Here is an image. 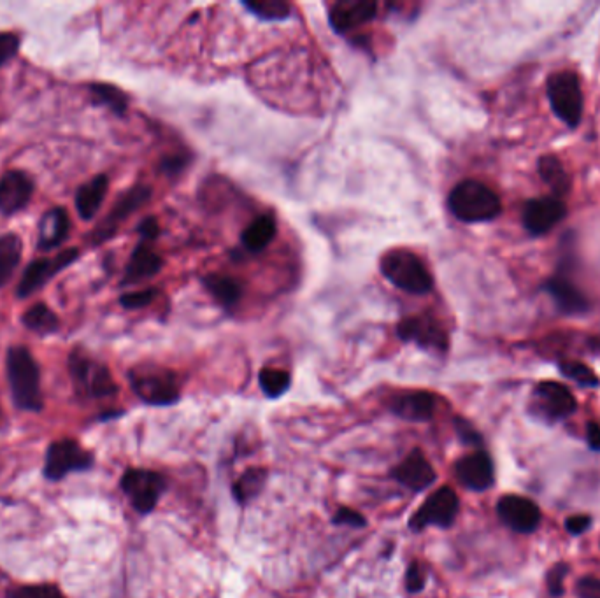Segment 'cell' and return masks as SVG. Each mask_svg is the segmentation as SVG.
<instances>
[{
    "instance_id": "6da1fadb",
    "label": "cell",
    "mask_w": 600,
    "mask_h": 598,
    "mask_svg": "<svg viewBox=\"0 0 600 598\" xmlns=\"http://www.w3.org/2000/svg\"><path fill=\"white\" fill-rule=\"evenodd\" d=\"M6 372L15 406L30 413L43 411L41 371L30 349L25 346H11L6 356Z\"/></svg>"
},
{
    "instance_id": "7a4b0ae2",
    "label": "cell",
    "mask_w": 600,
    "mask_h": 598,
    "mask_svg": "<svg viewBox=\"0 0 600 598\" xmlns=\"http://www.w3.org/2000/svg\"><path fill=\"white\" fill-rule=\"evenodd\" d=\"M379 271L395 288L411 295H427L434 288L429 267L415 251L395 248L379 260Z\"/></svg>"
},
{
    "instance_id": "3957f363",
    "label": "cell",
    "mask_w": 600,
    "mask_h": 598,
    "mask_svg": "<svg viewBox=\"0 0 600 598\" xmlns=\"http://www.w3.org/2000/svg\"><path fill=\"white\" fill-rule=\"evenodd\" d=\"M448 207L457 220L464 223L492 221L502 213L499 195L476 179H465L450 192Z\"/></svg>"
},
{
    "instance_id": "277c9868",
    "label": "cell",
    "mask_w": 600,
    "mask_h": 598,
    "mask_svg": "<svg viewBox=\"0 0 600 598\" xmlns=\"http://www.w3.org/2000/svg\"><path fill=\"white\" fill-rule=\"evenodd\" d=\"M69 374L81 399H108L118 393L111 371L88 355L85 349H74L69 355Z\"/></svg>"
},
{
    "instance_id": "5b68a950",
    "label": "cell",
    "mask_w": 600,
    "mask_h": 598,
    "mask_svg": "<svg viewBox=\"0 0 600 598\" xmlns=\"http://www.w3.org/2000/svg\"><path fill=\"white\" fill-rule=\"evenodd\" d=\"M132 390L148 406H172L179 400L178 376L162 365H136L129 371Z\"/></svg>"
},
{
    "instance_id": "8992f818",
    "label": "cell",
    "mask_w": 600,
    "mask_h": 598,
    "mask_svg": "<svg viewBox=\"0 0 600 598\" xmlns=\"http://www.w3.org/2000/svg\"><path fill=\"white\" fill-rule=\"evenodd\" d=\"M546 92L553 113L557 114L567 127L576 129L581 122L585 106L578 76L571 71L553 72L546 83Z\"/></svg>"
},
{
    "instance_id": "52a82bcc",
    "label": "cell",
    "mask_w": 600,
    "mask_h": 598,
    "mask_svg": "<svg viewBox=\"0 0 600 598\" xmlns=\"http://www.w3.org/2000/svg\"><path fill=\"white\" fill-rule=\"evenodd\" d=\"M93 455L74 439L51 442L44 458V477L48 481H62L72 472L92 469Z\"/></svg>"
},
{
    "instance_id": "ba28073f",
    "label": "cell",
    "mask_w": 600,
    "mask_h": 598,
    "mask_svg": "<svg viewBox=\"0 0 600 598\" xmlns=\"http://www.w3.org/2000/svg\"><path fill=\"white\" fill-rule=\"evenodd\" d=\"M123 493L139 514H150L167 488L165 477L155 470L129 469L120 481Z\"/></svg>"
},
{
    "instance_id": "9c48e42d",
    "label": "cell",
    "mask_w": 600,
    "mask_h": 598,
    "mask_svg": "<svg viewBox=\"0 0 600 598\" xmlns=\"http://www.w3.org/2000/svg\"><path fill=\"white\" fill-rule=\"evenodd\" d=\"M150 199V186L141 185V183L132 186L127 192H123L111 207V211L106 214V218L93 228V232L90 234L92 244L99 246V244L108 243L109 239L115 237L118 228L122 227L123 221L139 211L146 202H150Z\"/></svg>"
},
{
    "instance_id": "30bf717a",
    "label": "cell",
    "mask_w": 600,
    "mask_h": 598,
    "mask_svg": "<svg viewBox=\"0 0 600 598\" xmlns=\"http://www.w3.org/2000/svg\"><path fill=\"white\" fill-rule=\"evenodd\" d=\"M397 335L400 341L413 342L425 351L446 353L450 348V337L446 328L429 313L415 314L400 320Z\"/></svg>"
},
{
    "instance_id": "8fae6325",
    "label": "cell",
    "mask_w": 600,
    "mask_h": 598,
    "mask_svg": "<svg viewBox=\"0 0 600 598\" xmlns=\"http://www.w3.org/2000/svg\"><path fill=\"white\" fill-rule=\"evenodd\" d=\"M78 258V248H69V250L60 251L57 257L37 258L34 262H30L18 283L16 297L27 299L30 295L39 292L41 288L50 283L51 279L65 271L67 267H71Z\"/></svg>"
},
{
    "instance_id": "7c38bea8",
    "label": "cell",
    "mask_w": 600,
    "mask_h": 598,
    "mask_svg": "<svg viewBox=\"0 0 600 598\" xmlns=\"http://www.w3.org/2000/svg\"><path fill=\"white\" fill-rule=\"evenodd\" d=\"M458 509H460V500L457 493L448 486H443L423 502L422 507L409 520V528L413 532H422L432 525L441 528L451 527L453 521L457 520Z\"/></svg>"
},
{
    "instance_id": "4fadbf2b",
    "label": "cell",
    "mask_w": 600,
    "mask_h": 598,
    "mask_svg": "<svg viewBox=\"0 0 600 598\" xmlns=\"http://www.w3.org/2000/svg\"><path fill=\"white\" fill-rule=\"evenodd\" d=\"M534 404L546 420L558 421L576 413L578 402L567 386L555 381H543L534 390Z\"/></svg>"
},
{
    "instance_id": "5bb4252c",
    "label": "cell",
    "mask_w": 600,
    "mask_h": 598,
    "mask_svg": "<svg viewBox=\"0 0 600 598\" xmlns=\"http://www.w3.org/2000/svg\"><path fill=\"white\" fill-rule=\"evenodd\" d=\"M378 15V2L374 0H339L332 4L329 23L336 34H348L371 23Z\"/></svg>"
},
{
    "instance_id": "9a60e30c",
    "label": "cell",
    "mask_w": 600,
    "mask_h": 598,
    "mask_svg": "<svg viewBox=\"0 0 600 598\" xmlns=\"http://www.w3.org/2000/svg\"><path fill=\"white\" fill-rule=\"evenodd\" d=\"M497 514L506 527L518 534H532L541 523V511L532 500L520 495H506L497 504Z\"/></svg>"
},
{
    "instance_id": "2e32d148",
    "label": "cell",
    "mask_w": 600,
    "mask_h": 598,
    "mask_svg": "<svg viewBox=\"0 0 600 598\" xmlns=\"http://www.w3.org/2000/svg\"><path fill=\"white\" fill-rule=\"evenodd\" d=\"M567 214L564 200L558 197H541L532 199L525 204L523 209V227L532 235L548 234L557 227Z\"/></svg>"
},
{
    "instance_id": "e0dca14e",
    "label": "cell",
    "mask_w": 600,
    "mask_h": 598,
    "mask_svg": "<svg viewBox=\"0 0 600 598\" xmlns=\"http://www.w3.org/2000/svg\"><path fill=\"white\" fill-rule=\"evenodd\" d=\"M34 190L36 186L27 172L16 169L4 172L0 178V214L13 216L20 213L29 206Z\"/></svg>"
},
{
    "instance_id": "ac0fdd59",
    "label": "cell",
    "mask_w": 600,
    "mask_h": 598,
    "mask_svg": "<svg viewBox=\"0 0 600 598\" xmlns=\"http://www.w3.org/2000/svg\"><path fill=\"white\" fill-rule=\"evenodd\" d=\"M455 476L460 485L472 492H485L495 481L492 458L485 451H476L455 463Z\"/></svg>"
},
{
    "instance_id": "d6986e66",
    "label": "cell",
    "mask_w": 600,
    "mask_h": 598,
    "mask_svg": "<svg viewBox=\"0 0 600 598\" xmlns=\"http://www.w3.org/2000/svg\"><path fill=\"white\" fill-rule=\"evenodd\" d=\"M388 409L402 420L415 421V423L429 421L436 414L437 397L434 393L423 392V390L397 393L388 402Z\"/></svg>"
},
{
    "instance_id": "ffe728a7",
    "label": "cell",
    "mask_w": 600,
    "mask_h": 598,
    "mask_svg": "<svg viewBox=\"0 0 600 598\" xmlns=\"http://www.w3.org/2000/svg\"><path fill=\"white\" fill-rule=\"evenodd\" d=\"M393 477H395V481H399L400 485L406 486L413 492L427 490L437 479L436 470L420 449L411 451L406 456V460L400 462L393 469Z\"/></svg>"
},
{
    "instance_id": "44dd1931",
    "label": "cell",
    "mask_w": 600,
    "mask_h": 598,
    "mask_svg": "<svg viewBox=\"0 0 600 598\" xmlns=\"http://www.w3.org/2000/svg\"><path fill=\"white\" fill-rule=\"evenodd\" d=\"M150 241H139L130 255L129 264L125 267L122 286L137 285L141 281L157 276L162 271L164 260L153 251Z\"/></svg>"
},
{
    "instance_id": "7402d4cb",
    "label": "cell",
    "mask_w": 600,
    "mask_h": 598,
    "mask_svg": "<svg viewBox=\"0 0 600 598\" xmlns=\"http://www.w3.org/2000/svg\"><path fill=\"white\" fill-rule=\"evenodd\" d=\"M71 234V218L64 207H53L43 214L39 220V237H37V250H57L58 246L65 243Z\"/></svg>"
},
{
    "instance_id": "603a6c76",
    "label": "cell",
    "mask_w": 600,
    "mask_h": 598,
    "mask_svg": "<svg viewBox=\"0 0 600 598\" xmlns=\"http://www.w3.org/2000/svg\"><path fill=\"white\" fill-rule=\"evenodd\" d=\"M544 288H546V292L550 293V297L557 304L560 313L581 314L588 311V307H590V302L578 286L562 274L548 279Z\"/></svg>"
},
{
    "instance_id": "cb8c5ba5",
    "label": "cell",
    "mask_w": 600,
    "mask_h": 598,
    "mask_svg": "<svg viewBox=\"0 0 600 598\" xmlns=\"http://www.w3.org/2000/svg\"><path fill=\"white\" fill-rule=\"evenodd\" d=\"M108 190V174H97L88 183L79 186L74 202H76V209H78L81 220L90 221L97 216L106 195H108Z\"/></svg>"
},
{
    "instance_id": "d4e9b609",
    "label": "cell",
    "mask_w": 600,
    "mask_h": 598,
    "mask_svg": "<svg viewBox=\"0 0 600 598\" xmlns=\"http://www.w3.org/2000/svg\"><path fill=\"white\" fill-rule=\"evenodd\" d=\"M278 234V225L272 214H260L258 218L251 221L241 234V243L244 250L250 253H260L274 241Z\"/></svg>"
},
{
    "instance_id": "484cf974",
    "label": "cell",
    "mask_w": 600,
    "mask_h": 598,
    "mask_svg": "<svg viewBox=\"0 0 600 598\" xmlns=\"http://www.w3.org/2000/svg\"><path fill=\"white\" fill-rule=\"evenodd\" d=\"M202 285L206 286V290L225 309L236 307L243 299V285L225 274H208L202 278Z\"/></svg>"
},
{
    "instance_id": "4316f807",
    "label": "cell",
    "mask_w": 600,
    "mask_h": 598,
    "mask_svg": "<svg viewBox=\"0 0 600 598\" xmlns=\"http://www.w3.org/2000/svg\"><path fill=\"white\" fill-rule=\"evenodd\" d=\"M23 243L20 235H0V288L8 285L22 262Z\"/></svg>"
},
{
    "instance_id": "83f0119b",
    "label": "cell",
    "mask_w": 600,
    "mask_h": 598,
    "mask_svg": "<svg viewBox=\"0 0 600 598\" xmlns=\"http://www.w3.org/2000/svg\"><path fill=\"white\" fill-rule=\"evenodd\" d=\"M88 93L93 106L106 107L116 116H123L129 109L127 93L111 83H90Z\"/></svg>"
},
{
    "instance_id": "f1b7e54d",
    "label": "cell",
    "mask_w": 600,
    "mask_h": 598,
    "mask_svg": "<svg viewBox=\"0 0 600 598\" xmlns=\"http://www.w3.org/2000/svg\"><path fill=\"white\" fill-rule=\"evenodd\" d=\"M537 169H539V176L543 178L544 183L550 186L551 192L555 193V197L562 199L564 195L569 193V190H571V178H569L564 165H562V162L557 157L544 155L539 160Z\"/></svg>"
},
{
    "instance_id": "f546056e",
    "label": "cell",
    "mask_w": 600,
    "mask_h": 598,
    "mask_svg": "<svg viewBox=\"0 0 600 598\" xmlns=\"http://www.w3.org/2000/svg\"><path fill=\"white\" fill-rule=\"evenodd\" d=\"M22 323L23 327L29 328L30 332L41 335V337L55 334L60 327L57 314L53 313L50 306L44 302H37L34 306L29 307L22 314Z\"/></svg>"
},
{
    "instance_id": "4dcf8cb0",
    "label": "cell",
    "mask_w": 600,
    "mask_h": 598,
    "mask_svg": "<svg viewBox=\"0 0 600 598\" xmlns=\"http://www.w3.org/2000/svg\"><path fill=\"white\" fill-rule=\"evenodd\" d=\"M243 6L264 22H286L293 13L292 4L286 0H243Z\"/></svg>"
},
{
    "instance_id": "1f68e13d",
    "label": "cell",
    "mask_w": 600,
    "mask_h": 598,
    "mask_svg": "<svg viewBox=\"0 0 600 598\" xmlns=\"http://www.w3.org/2000/svg\"><path fill=\"white\" fill-rule=\"evenodd\" d=\"M265 481H267V472L264 469H248L243 476L239 477L236 485L232 488V493L239 504H248L253 499H257L260 492L264 490Z\"/></svg>"
},
{
    "instance_id": "d6a6232c",
    "label": "cell",
    "mask_w": 600,
    "mask_h": 598,
    "mask_svg": "<svg viewBox=\"0 0 600 598\" xmlns=\"http://www.w3.org/2000/svg\"><path fill=\"white\" fill-rule=\"evenodd\" d=\"M258 383H260V388L265 393V397L279 399V397H283L288 392V388L292 385V378L283 369L265 367L258 374Z\"/></svg>"
},
{
    "instance_id": "836d02e7",
    "label": "cell",
    "mask_w": 600,
    "mask_h": 598,
    "mask_svg": "<svg viewBox=\"0 0 600 598\" xmlns=\"http://www.w3.org/2000/svg\"><path fill=\"white\" fill-rule=\"evenodd\" d=\"M560 372L565 378L572 379L574 383L585 388H597L600 385V379L588 365L576 362V360H564L560 362Z\"/></svg>"
},
{
    "instance_id": "e575fe53",
    "label": "cell",
    "mask_w": 600,
    "mask_h": 598,
    "mask_svg": "<svg viewBox=\"0 0 600 598\" xmlns=\"http://www.w3.org/2000/svg\"><path fill=\"white\" fill-rule=\"evenodd\" d=\"M6 598H65L53 584H23L6 591Z\"/></svg>"
},
{
    "instance_id": "d590c367",
    "label": "cell",
    "mask_w": 600,
    "mask_h": 598,
    "mask_svg": "<svg viewBox=\"0 0 600 598\" xmlns=\"http://www.w3.org/2000/svg\"><path fill=\"white\" fill-rule=\"evenodd\" d=\"M158 290L157 288H146V290H139V292L125 293L120 297V306L125 309H143V307L150 306L153 300L157 299Z\"/></svg>"
},
{
    "instance_id": "8d00e7d4",
    "label": "cell",
    "mask_w": 600,
    "mask_h": 598,
    "mask_svg": "<svg viewBox=\"0 0 600 598\" xmlns=\"http://www.w3.org/2000/svg\"><path fill=\"white\" fill-rule=\"evenodd\" d=\"M569 574V565L564 562L555 563L551 567L548 576H546V584H548V591H550L551 597H562L565 591V577Z\"/></svg>"
},
{
    "instance_id": "74e56055",
    "label": "cell",
    "mask_w": 600,
    "mask_h": 598,
    "mask_svg": "<svg viewBox=\"0 0 600 598\" xmlns=\"http://www.w3.org/2000/svg\"><path fill=\"white\" fill-rule=\"evenodd\" d=\"M22 39L15 32H0V67L8 64L20 51Z\"/></svg>"
},
{
    "instance_id": "f35d334b",
    "label": "cell",
    "mask_w": 600,
    "mask_h": 598,
    "mask_svg": "<svg viewBox=\"0 0 600 598\" xmlns=\"http://www.w3.org/2000/svg\"><path fill=\"white\" fill-rule=\"evenodd\" d=\"M406 588L409 593H420L425 588V570L420 562L409 563L406 574Z\"/></svg>"
},
{
    "instance_id": "ab89813d",
    "label": "cell",
    "mask_w": 600,
    "mask_h": 598,
    "mask_svg": "<svg viewBox=\"0 0 600 598\" xmlns=\"http://www.w3.org/2000/svg\"><path fill=\"white\" fill-rule=\"evenodd\" d=\"M334 523L336 525H346V527L362 528L365 527L367 520L362 514L353 511L350 507H339L336 516H334Z\"/></svg>"
},
{
    "instance_id": "60d3db41",
    "label": "cell",
    "mask_w": 600,
    "mask_h": 598,
    "mask_svg": "<svg viewBox=\"0 0 600 598\" xmlns=\"http://www.w3.org/2000/svg\"><path fill=\"white\" fill-rule=\"evenodd\" d=\"M576 595L579 598H600L599 577H581L578 583H576Z\"/></svg>"
},
{
    "instance_id": "b9f144b4",
    "label": "cell",
    "mask_w": 600,
    "mask_h": 598,
    "mask_svg": "<svg viewBox=\"0 0 600 598\" xmlns=\"http://www.w3.org/2000/svg\"><path fill=\"white\" fill-rule=\"evenodd\" d=\"M137 232H139V237H141L143 241L155 243V241H157L158 234H160V223H158V220L155 218V216H146V218L139 223Z\"/></svg>"
},
{
    "instance_id": "7bdbcfd3",
    "label": "cell",
    "mask_w": 600,
    "mask_h": 598,
    "mask_svg": "<svg viewBox=\"0 0 600 598\" xmlns=\"http://www.w3.org/2000/svg\"><path fill=\"white\" fill-rule=\"evenodd\" d=\"M455 428H457V434L464 444H472V446H479L481 444V437H479L478 432L474 430L471 423L469 421L462 420V418H457L455 420Z\"/></svg>"
},
{
    "instance_id": "ee69618b",
    "label": "cell",
    "mask_w": 600,
    "mask_h": 598,
    "mask_svg": "<svg viewBox=\"0 0 600 598\" xmlns=\"http://www.w3.org/2000/svg\"><path fill=\"white\" fill-rule=\"evenodd\" d=\"M590 525H592V518L586 516V514H576V516H571L565 521V528L571 535L585 534Z\"/></svg>"
},
{
    "instance_id": "f6af8a7d",
    "label": "cell",
    "mask_w": 600,
    "mask_h": 598,
    "mask_svg": "<svg viewBox=\"0 0 600 598\" xmlns=\"http://www.w3.org/2000/svg\"><path fill=\"white\" fill-rule=\"evenodd\" d=\"M186 164H188V158L183 157V155H172V157H165L162 160V164H160V169L165 172V174H169V176H176L179 172L185 169Z\"/></svg>"
},
{
    "instance_id": "bcb514c9",
    "label": "cell",
    "mask_w": 600,
    "mask_h": 598,
    "mask_svg": "<svg viewBox=\"0 0 600 598\" xmlns=\"http://www.w3.org/2000/svg\"><path fill=\"white\" fill-rule=\"evenodd\" d=\"M586 441L590 444V448L595 451H600V425L595 421H590L586 425Z\"/></svg>"
}]
</instances>
